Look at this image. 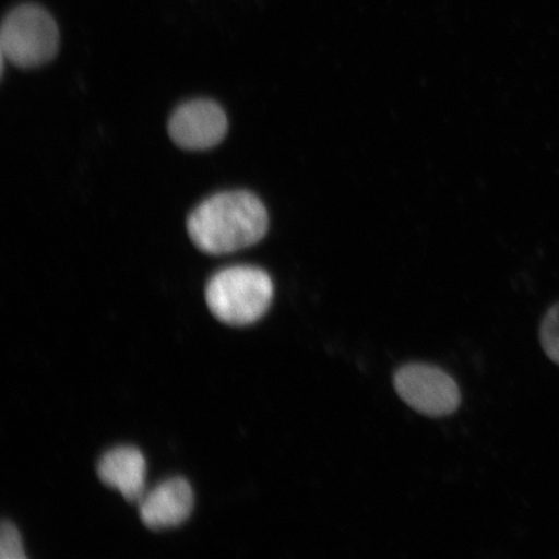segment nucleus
Listing matches in <instances>:
<instances>
[{"label":"nucleus","mask_w":559,"mask_h":559,"mask_svg":"<svg viewBox=\"0 0 559 559\" xmlns=\"http://www.w3.org/2000/svg\"><path fill=\"white\" fill-rule=\"evenodd\" d=\"M263 202L248 191L213 195L193 210L187 228L191 240L210 255H225L253 247L269 233Z\"/></svg>","instance_id":"f257e3e1"},{"label":"nucleus","mask_w":559,"mask_h":559,"mask_svg":"<svg viewBox=\"0 0 559 559\" xmlns=\"http://www.w3.org/2000/svg\"><path fill=\"white\" fill-rule=\"evenodd\" d=\"M206 304L214 317L233 326L257 323L269 311L274 283L253 265H235L218 272L206 286Z\"/></svg>","instance_id":"f03ea898"},{"label":"nucleus","mask_w":559,"mask_h":559,"mask_svg":"<svg viewBox=\"0 0 559 559\" xmlns=\"http://www.w3.org/2000/svg\"><path fill=\"white\" fill-rule=\"evenodd\" d=\"M59 29L40 7H17L3 21L0 50L13 66L29 69L50 62L59 51Z\"/></svg>","instance_id":"7ed1b4c3"},{"label":"nucleus","mask_w":559,"mask_h":559,"mask_svg":"<svg viewBox=\"0 0 559 559\" xmlns=\"http://www.w3.org/2000/svg\"><path fill=\"white\" fill-rule=\"evenodd\" d=\"M394 386L412 409L429 417L449 416L461 402L457 383L435 366L412 362L397 369Z\"/></svg>","instance_id":"20e7f679"},{"label":"nucleus","mask_w":559,"mask_h":559,"mask_svg":"<svg viewBox=\"0 0 559 559\" xmlns=\"http://www.w3.org/2000/svg\"><path fill=\"white\" fill-rule=\"evenodd\" d=\"M227 130L225 110L212 100H193L180 105L169 121L173 142L188 151L213 148L225 139Z\"/></svg>","instance_id":"39448f33"},{"label":"nucleus","mask_w":559,"mask_h":559,"mask_svg":"<svg viewBox=\"0 0 559 559\" xmlns=\"http://www.w3.org/2000/svg\"><path fill=\"white\" fill-rule=\"evenodd\" d=\"M194 495L183 478L163 481L139 501V515L146 527L166 530L183 524L192 513Z\"/></svg>","instance_id":"423d86ee"},{"label":"nucleus","mask_w":559,"mask_h":559,"mask_svg":"<svg viewBox=\"0 0 559 559\" xmlns=\"http://www.w3.org/2000/svg\"><path fill=\"white\" fill-rule=\"evenodd\" d=\"M97 475L104 485L117 489L129 502H139L145 493L146 463L135 447H117L105 453Z\"/></svg>","instance_id":"0eeeda50"},{"label":"nucleus","mask_w":559,"mask_h":559,"mask_svg":"<svg viewBox=\"0 0 559 559\" xmlns=\"http://www.w3.org/2000/svg\"><path fill=\"white\" fill-rule=\"evenodd\" d=\"M540 341L545 354L559 366V302L551 306L543 318Z\"/></svg>","instance_id":"6e6552de"},{"label":"nucleus","mask_w":559,"mask_h":559,"mask_svg":"<svg viewBox=\"0 0 559 559\" xmlns=\"http://www.w3.org/2000/svg\"><path fill=\"white\" fill-rule=\"evenodd\" d=\"M0 558L25 559L23 539L15 524L9 521L2 523L0 528Z\"/></svg>","instance_id":"1a4fd4ad"}]
</instances>
